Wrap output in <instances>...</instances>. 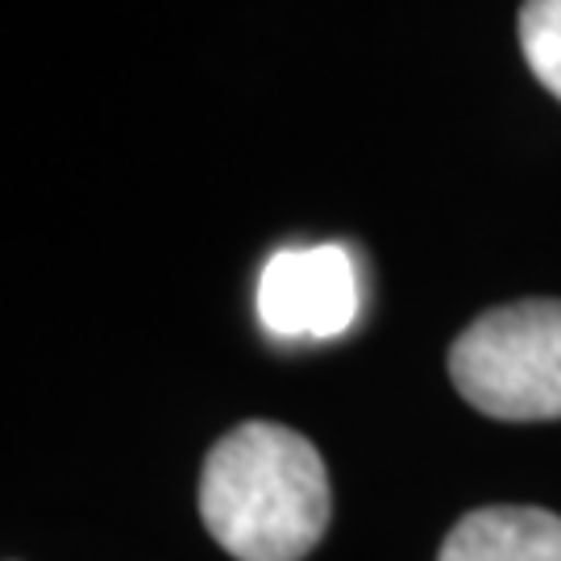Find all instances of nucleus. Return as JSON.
<instances>
[{
    "instance_id": "1",
    "label": "nucleus",
    "mask_w": 561,
    "mask_h": 561,
    "mask_svg": "<svg viewBox=\"0 0 561 561\" xmlns=\"http://www.w3.org/2000/svg\"><path fill=\"white\" fill-rule=\"evenodd\" d=\"M329 512L321 454L287 424L245 421L204 458L201 520L229 558H308L329 528Z\"/></svg>"
},
{
    "instance_id": "2",
    "label": "nucleus",
    "mask_w": 561,
    "mask_h": 561,
    "mask_svg": "<svg viewBox=\"0 0 561 561\" xmlns=\"http://www.w3.org/2000/svg\"><path fill=\"white\" fill-rule=\"evenodd\" d=\"M461 400L495 421L561 416V300H516L482 312L449 345Z\"/></svg>"
},
{
    "instance_id": "3",
    "label": "nucleus",
    "mask_w": 561,
    "mask_h": 561,
    "mask_svg": "<svg viewBox=\"0 0 561 561\" xmlns=\"http://www.w3.org/2000/svg\"><path fill=\"white\" fill-rule=\"evenodd\" d=\"M259 317L275 337H341L358 317V271L350 250H279L262 266Z\"/></svg>"
},
{
    "instance_id": "4",
    "label": "nucleus",
    "mask_w": 561,
    "mask_h": 561,
    "mask_svg": "<svg viewBox=\"0 0 561 561\" xmlns=\"http://www.w3.org/2000/svg\"><path fill=\"white\" fill-rule=\"evenodd\" d=\"M437 561H561V516L541 507H479L454 524Z\"/></svg>"
},
{
    "instance_id": "5",
    "label": "nucleus",
    "mask_w": 561,
    "mask_h": 561,
    "mask_svg": "<svg viewBox=\"0 0 561 561\" xmlns=\"http://www.w3.org/2000/svg\"><path fill=\"white\" fill-rule=\"evenodd\" d=\"M516 30L533 76L561 101V0H524Z\"/></svg>"
}]
</instances>
